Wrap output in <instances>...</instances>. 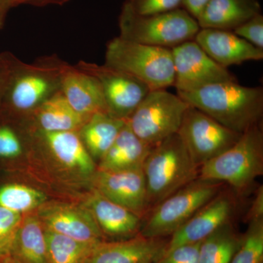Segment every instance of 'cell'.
Segmentation results:
<instances>
[{"label":"cell","instance_id":"1","mask_svg":"<svg viewBox=\"0 0 263 263\" xmlns=\"http://www.w3.org/2000/svg\"><path fill=\"white\" fill-rule=\"evenodd\" d=\"M177 93L189 105L235 133L243 134L262 123L263 89L260 86L249 87L230 81Z\"/></svg>","mask_w":263,"mask_h":263},{"label":"cell","instance_id":"2","mask_svg":"<svg viewBox=\"0 0 263 263\" xmlns=\"http://www.w3.org/2000/svg\"><path fill=\"white\" fill-rule=\"evenodd\" d=\"M142 169L149 212L166 197L197 179L200 168L176 133L152 147Z\"/></svg>","mask_w":263,"mask_h":263},{"label":"cell","instance_id":"3","mask_svg":"<svg viewBox=\"0 0 263 263\" xmlns=\"http://www.w3.org/2000/svg\"><path fill=\"white\" fill-rule=\"evenodd\" d=\"M263 174V132L261 124L251 128L238 141L199 169L198 178L228 183L243 195Z\"/></svg>","mask_w":263,"mask_h":263},{"label":"cell","instance_id":"4","mask_svg":"<svg viewBox=\"0 0 263 263\" xmlns=\"http://www.w3.org/2000/svg\"><path fill=\"white\" fill-rule=\"evenodd\" d=\"M119 37L131 42L173 48L193 41L200 27L183 8L154 15L136 13L125 2L119 18Z\"/></svg>","mask_w":263,"mask_h":263},{"label":"cell","instance_id":"5","mask_svg":"<svg viewBox=\"0 0 263 263\" xmlns=\"http://www.w3.org/2000/svg\"><path fill=\"white\" fill-rule=\"evenodd\" d=\"M66 62L54 56L23 62L12 76L1 107L15 115L26 117L61 89Z\"/></svg>","mask_w":263,"mask_h":263},{"label":"cell","instance_id":"6","mask_svg":"<svg viewBox=\"0 0 263 263\" xmlns=\"http://www.w3.org/2000/svg\"><path fill=\"white\" fill-rule=\"evenodd\" d=\"M224 186V183L212 180H194L147 213L140 234L149 238L171 236Z\"/></svg>","mask_w":263,"mask_h":263},{"label":"cell","instance_id":"7","mask_svg":"<svg viewBox=\"0 0 263 263\" xmlns=\"http://www.w3.org/2000/svg\"><path fill=\"white\" fill-rule=\"evenodd\" d=\"M105 65L127 72L151 90L174 86L175 70L172 50L131 42L119 37L107 46Z\"/></svg>","mask_w":263,"mask_h":263},{"label":"cell","instance_id":"8","mask_svg":"<svg viewBox=\"0 0 263 263\" xmlns=\"http://www.w3.org/2000/svg\"><path fill=\"white\" fill-rule=\"evenodd\" d=\"M189 106L166 89L151 90L127 122L140 139L153 147L178 133Z\"/></svg>","mask_w":263,"mask_h":263},{"label":"cell","instance_id":"9","mask_svg":"<svg viewBox=\"0 0 263 263\" xmlns=\"http://www.w3.org/2000/svg\"><path fill=\"white\" fill-rule=\"evenodd\" d=\"M178 134L199 168L234 145L242 135L191 105L185 112Z\"/></svg>","mask_w":263,"mask_h":263},{"label":"cell","instance_id":"10","mask_svg":"<svg viewBox=\"0 0 263 263\" xmlns=\"http://www.w3.org/2000/svg\"><path fill=\"white\" fill-rule=\"evenodd\" d=\"M75 66L98 79L108 112L114 117L127 120L150 92L144 82L123 71L84 61Z\"/></svg>","mask_w":263,"mask_h":263},{"label":"cell","instance_id":"11","mask_svg":"<svg viewBox=\"0 0 263 263\" xmlns=\"http://www.w3.org/2000/svg\"><path fill=\"white\" fill-rule=\"evenodd\" d=\"M177 92L193 91L208 85L236 81V79L212 60L195 41L171 48Z\"/></svg>","mask_w":263,"mask_h":263},{"label":"cell","instance_id":"12","mask_svg":"<svg viewBox=\"0 0 263 263\" xmlns=\"http://www.w3.org/2000/svg\"><path fill=\"white\" fill-rule=\"evenodd\" d=\"M236 205L235 194L223 187L171 235L165 251L180 245L200 243L221 226L231 222Z\"/></svg>","mask_w":263,"mask_h":263},{"label":"cell","instance_id":"13","mask_svg":"<svg viewBox=\"0 0 263 263\" xmlns=\"http://www.w3.org/2000/svg\"><path fill=\"white\" fill-rule=\"evenodd\" d=\"M91 181L93 190L142 219L148 212L143 169L106 171L97 167Z\"/></svg>","mask_w":263,"mask_h":263},{"label":"cell","instance_id":"14","mask_svg":"<svg viewBox=\"0 0 263 263\" xmlns=\"http://www.w3.org/2000/svg\"><path fill=\"white\" fill-rule=\"evenodd\" d=\"M38 217L46 229L73 239L99 243L105 236L86 207L62 202H47L37 209Z\"/></svg>","mask_w":263,"mask_h":263},{"label":"cell","instance_id":"15","mask_svg":"<svg viewBox=\"0 0 263 263\" xmlns=\"http://www.w3.org/2000/svg\"><path fill=\"white\" fill-rule=\"evenodd\" d=\"M163 238L141 234L127 239L103 240L93 249L84 263H155L165 252Z\"/></svg>","mask_w":263,"mask_h":263},{"label":"cell","instance_id":"16","mask_svg":"<svg viewBox=\"0 0 263 263\" xmlns=\"http://www.w3.org/2000/svg\"><path fill=\"white\" fill-rule=\"evenodd\" d=\"M194 41L212 60L226 68L263 59V49L255 47L232 31L200 28Z\"/></svg>","mask_w":263,"mask_h":263},{"label":"cell","instance_id":"17","mask_svg":"<svg viewBox=\"0 0 263 263\" xmlns=\"http://www.w3.org/2000/svg\"><path fill=\"white\" fill-rule=\"evenodd\" d=\"M84 205L94 218L105 238L122 240L140 234L143 219L96 190H92L87 195Z\"/></svg>","mask_w":263,"mask_h":263},{"label":"cell","instance_id":"18","mask_svg":"<svg viewBox=\"0 0 263 263\" xmlns=\"http://www.w3.org/2000/svg\"><path fill=\"white\" fill-rule=\"evenodd\" d=\"M60 91L70 106L83 117L89 119L96 114L109 113L100 83L75 65L66 63Z\"/></svg>","mask_w":263,"mask_h":263},{"label":"cell","instance_id":"19","mask_svg":"<svg viewBox=\"0 0 263 263\" xmlns=\"http://www.w3.org/2000/svg\"><path fill=\"white\" fill-rule=\"evenodd\" d=\"M34 134L63 167L91 179L98 166L84 146L79 131H34Z\"/></svg>","mask_w":263,"mask_h":263},{"label":"cell","instance_id":"20","mask_svg":"<svg viewBox=\"0 0 263 263\" xmlns=\"http://www.w3.org/2000/svg\"><path fill=\"white\" fill-rule=\"evenodd\" d=\"M261 11L258 0H210L197 22L200 28L233 31Z\"/></svg>","mask_w":263,"mask_h":263},{"label":"cell","instance_id":"21","mask_svg":"<svg viewBox=\"0 0 263 263\" xmlns=\"http://www.w3.org/2000/svg\"><path fill=\"white\" fill-rule=\"evenodd\" d=\"M26 117L32 119L34 131H79L88 120L70 106L60 91Z\"/></svg>","mask_w":263,"mask_h":263},{"label":"cell","instance_id":"22","mask_svg":"<svg viewBox=\"0 0 263 263\" xmlns=\"http://www.w3.org/2000/svg\"><path fill=\"white\" fill-rule=\"evenodd\" d=\"M152 148L135 134L127 121L112 146L99 162L98 168L106 171L142 169Z\"/></svg>","mask_w":263,"mask_h":263},{"label":"cell","instance_id":"23","mask_svg":"<svg viewBox=\"0 0 263 263\" xmlns=\"http://www.w3.org/2000/svg\"><path fill=\"white\" fill-rule=\"evenodd\" d=\"M10 258L15 263H49L45 228L37 213L23 216Z\"/></svg>","mask_w":263,"mask_h":263},{"label":"cell","instance_id":"24","mask_svg":"<svg viewBox=\"0 0 263 263\" xmlns=\"http://www.w3.org/2000/svg\"><path fill=\"white\" fill-rule=\"evenodd\" d=\"M127 120L109 113H99L86 121L79 134L94 160H100L112 146Z\"/></svg>","mask_w":263,"mask_h":263},{"label":"cell","instance_id":"25","mask_svg":"<svg viewBox=\"0 0 263 263\" xmlns=\"http://www.w3.org/2000/svg\"><path fill=\"white\" fill-rule=\"evenodd\" d=\"M240 240L241 235L231 222L221 226L200 242L199 263H230Z\"/></svg>","mask_w":263,"mask_h":263},{"label":"cell","instance_id":"26","mask_svg":"<svg viewBox=\"0 0 263 263\" xmlns=\"http://www.w3.org/2000/svg\"><path fill=\"white\" fill-rule=\"evenodd\" d=\"M45 238L49 263H84L98 245L73 239L46 228Z\"/></svg>","mask_w":263,"mask_h":263},{"label":"cell","instance_id":"27","mask_svg":"<svg viewBox=\"0 0 263 263\" xmlns=\"http://www.w3.org/2000/svg\"><path fill=\"white\" fill-rule=\"evenodd\" d=\"M46 201L43 192L27 185L9 183L0 187V207L22 215L37 211Z\"/></svg>","mask_w":263,"mask_h":263},{"label":"cell","instance_id":"28","mask_svg":"<svg viewBox=\"0 0 263 263\" xmlns=\"http://www.w3.org/2000/svg\"><path fill=\"white\" fill-rule=\"evenodd\" d=\"M239 247L230 263H262L263 219L248 221Z\"/></svg>","mask_w":263,"mask_h":263},{"label":"cell","instance_id":"29","mask_svg":"<svg viewBox=\"0 0 263 263\" xmlns=\"http://www.w3.org/2000/svg\"><path fill=\"white\" fill-rule=\"evenodd\" d=\"M23 216L0 207V259L11 257Z\"/></svg>","mask_w":263,"mask_h":263},{"label":"cell","instance_id":"30","mask_svg":"<svg viewBox=\"0 0 263 263\" xmlns=\"http://www.w3.org/2000/svg\"><path fill=\"white\" fill-rule=\"evenodd\" d=\"M183 0H127L132 9L141 15H154L179 9Z\"/></svg>","mask_w":263,"mask_h":263},{"label":"cell","instance_id":"31","mask_svg":"<svg viewBox=\"0 0 263 263\" xmlns=\"http://www.w3.org/2000/svg\"><path fill=\"white\" fill-rule=\"evenodd\" d=\"M22 152L23 145L16 132L10 126H0V158H16Z\"/></svg>","mask_w":263,"mask_h":263},{"label":"cell","instance_id":"32","mask_svg":"<svg viewBox=\"0 0 263 263\" xmlns=\"http://www.w3.org/2000/svg\"><path fill=\"white\" fill-rule=\"evenodd\" d=\"M200 243L180 245L165 251L155 263H199Z\"/></svg>","mask_w":263,"mask_h":263},{"label":"cell","instance_id":"33","mask_svg":"<svg viewBox=\"0 0 263 263\" xmlns=\"http://www.w3.org/2000/svg\"><path fill=\"white\" fill-rule=\"evenodd\" d=\"M238 37L248 41L255 47L263 49V15L252 17L232 31Z\"/></svg>","mask_w":263,"mask_h":263},{"label":"cell","instance_id":"34","mask_svg":"<svg viewBox=\"0 0 263 263\" xmlns=\"http://www.w3.org/2000/svg\"><path fill=\"white\" fill-rule=\"evenodd\" d=\"M22 62L9 52L0 54V107L10 79Z\"/></svg>","mask_w":263,"mask_h":263},{"label":"cell","instance_id":"35","mask_svg":"<svg viewBox=\"0 0 263 263\" xmlns=\"http://www.w3.org/2000/svg\"><path fill=\"white\" fill-rule=\"evenodd\" d=\"M247 222L254 219H263V187L259 186L256 192L252 205L249 209L247 216Z\"/></svg>","mask_w":263,"mask_h":263},{"label":"cell","instance_id":"36","mask_svg":"<svg viewBox=\"0 0 263 263\" xmlns=\"http://www.w3.org/2000/svg\"><path fill=\"white\" fill-rule=\"evenodd\" d=\"M210 0H183V9L186 10L193 18H198L199 15Z\"/></svg>","mask_w":263,"mask_h":263},{"label":"cell","instance_id":"37","mask_svg":"<svg viewBox=\"0 0 263 263\" xmlns=\"http://www.w3.org/2000/svg\"><path fill=\"white\" fill-rule=\"evenodd\" d=\"M22 5V0H0V29L3 28L10 9Z\"/></svg>","mask_w":263,"mask_h":263},{"label":"cell","instance_id":"38","mask_svg":"<svg viewBox=\"0 0 263 263\" xmlns=\"http://www.w3.org/2000/svg\"><path fill=\"white\" fill-rule=\"evenodd\" d=\"M70 0H22V5H29L35 7H44L47 5H62Z\"/></svg>","mask_w":263,"mask_h":263},{"label":"cell","instance_id":"39","mask_svg":"<svg viewBox=\"0 0 263 263\" xmlns=\"http://www.w3.org/2000/svg\"><path fill=\"white\" fill-rule=\"evenodd\" d=\"M0 263H15L11 258L0 259Z\"/></svg>","mask_w":263,"mask_h":263}]
</instances>
